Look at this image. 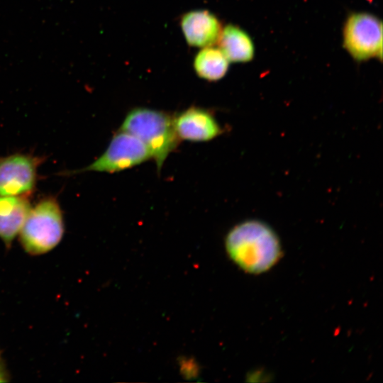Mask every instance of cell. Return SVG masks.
Returning a JSON list of instances; mask_svg holds the SVG:
<instances>
[{"instance_id":"1","label":"cell","mask_w":383,"mask_h":383,"mask_svg":"<svg viewBox=\"0 0 383 383\" xmlns=\"http://www.w3.org/2000/svg\"><path fill=\"white\" fill-rule=\"evenodd\" d=\"M231 258L243 270L261 273L272 267L281 254L279 239L267 224L256 220L233 228L226 239Z\"/></svg>"},{"instance_id":"2","label":"cell","mask_w":383,"mask_h":383,"mask_svg":"<svg viewBox=\"0 0 383 383\" xmlns=\"http://www.w3.org/2000/svg\"><path fill=\"white\" fill-rule=\"evenodd\" d=\"M120 131L134 135L145 145L158 172L179 144L173 117L152 109L140 107L131 110L124 118Z\"/></svg>"},{"instance_id":"3","label":"cell","mask_w":383,"mask_h":383,"mask_svg":"<svg viewBox=\"0 0 383 383\" xmlns=\"http://www.w3.org/2000/svg\"><path fill=\"white\" fill-rule=\"evenodd\" d=\"M64 231L60 205L56 197L47 196L31 206L18 234L25 251L40 255L58 245Z\"/></svg>"},{"instance_id":"4","label":"cell","mask_w":383,"mask_h":383,"mask_svg":"<svg viewBox=\"0 0 383 383\" xmlns=\"http://www.w3.org/2000/svg\"><path fill=\"white\" fill-rule=\"evenodd\" d=\"M151 155L145 145L134 135L120 131L112 138L104 153L89 165L64 175L99 172L113 173L122 171L147 161Z\"/></svg>"},{"instance_id":"5","label":"cell","mask_w":383,"mask_h":383,"mask_svg":"<svg viewBox=\"0 0 383 383\" xmlns=\"http://www.w3.org/2000/svg\"><path fill=\"white\" fill-rule=\"evenodd\" d=\"M44 160L43 157L21 152L0 157V196H30Z\"/></svg>"},{"instance_id":"6","label":"cell","mask_w":383,"mask_h":383,"mask_svg":"<svg viewBox=\"0 0 383 383\" xmlns=\"http://www.w3.org/2000/svg\"><path fill=\"white\" fill-rule=\"evenodd\" d=\"M343 45L349 54L358 61L381 56V21L370 13H353L344 26Z\"/></svg>"},{"instance_id":"7","label":"cell","mask_w":383,"mask_h":383,"mask_svg":"<svg viewBox=\"0 0 383 383\" xmlns=\"http://www.w3.org/2000/svg\"><path fill=\"white\" fill-rule=\"evenodd\" d=\"M173 123L179 138L192 142L209 141L222 132L213 114L199 107L184 110L173 117Z\"/></svg>"},{"instance_id":"8","label":"cell","mask_w":383,"mask_h":383,"mask_svg":"<svg viewBox=\"0 0 383 383\" xmlns=\"http://www.w3.org/2000/svg\"><path fill=\"white\" fill-rule=\"evenodd\" d=\"M180 24L187 43L201 48L217 43L222 30L218 19L206 10L185 13Z\"/></svg>"},{"instance_id":"9","label":"cell","mask_w":383,"mask_h":383,"mask_svg":"<svg viewBox=\"0 0 383 383\" xmlns=\"http://www.w3.org/2000/svg\"><path fill=\"white\" fill-rule=\"evenodd\" d=\"M28 196H0V238L9 248L30 209Z\"/></svg>"},{"instance_id":"10","label":"cell","mask_w":383,"mask_h":383,"mask_svg":"<svg viewBox=\"0 0 383 383\" xmlns=\"http://www.w3.org/2000/svg\"><path fill=\"white\" fill-rule=\"evenodd\" d=\"M218 48L230 62H246L254 56V45L248 34L240 28L228 25L222 29Z\"/></svg>"},{"instance_id":"11","label":"cell","mask_w":383,"mask_h":383,"mask_svg":"<svg viewBox=\"0 0 383 383\" xmlns=\"http://www.w3.org/2000/svg\"><path fill=\"white\" fill-rule=\"evenodd\" d=\"M228 60L219 49L211 46L202 48L194 60L197 75L208 81H217L226 74Z\"/></svg>"},{"instance_id":"12","label":"cell","mask_w":383,"mask_h":383,"mask_svg":"<svg viewBox=\"0 0 383 383\" xmlns=\"http://www.w3.org/2000/svg\"><path fill=\"white\" fill-rule=\"evenodd\" d=\"M9 374L6 370L0 351V382H7L9 381Z\"/></svg>"}]
</instances>
